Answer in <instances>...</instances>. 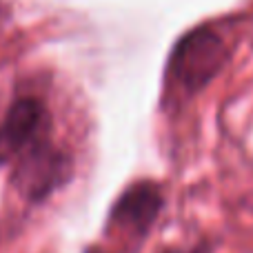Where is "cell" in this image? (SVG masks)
I'll list each match as a JSON object with an SVG mask.
<instances>
[{
	"instance_id": "1",
	"label": "cell",
	"mask_w": 253,
	"mask_h": 253,
	"mask_svg": "<svg viewBox=\"0 0 253 253\" xmlns=\"http://www.w3.org/2000/svg\"><path fill=\"white\" fill-rule=\"evenodd\" d=\"M229 60V47L213 27H196L187 31L169 58V80L180 93L193 96L202 91Z\"/></svg>"
},
{
	"instance_id": "2",
	"label": "cell",
	"mask_w": 253,
	"mask_h": 253,
	"mask_svg": "<svg viewBox=\"0 0 253 253\" xmlns=\"http://www.w3.org/2000/svg\"><path fill=\"white\" fill-rule=\"evenodd\" d=\"M69 178V158L47 138L34 142L18 156L13 187L22 198L40 202Z\"/></svg>"
},
{
	"instance_id": "3",
	"label": "cell",
	"mask_w": 253,
	"mask_h": 253,
	"mask_svg": "<svg viewBox=\"0 0 253 253\" xmlns=\"http://www.w3.org/2000/svg\"><path fill=\"white\" fill-rule=\"evenodd\" d=\"M49 116L36 98H20L0 125V162L18 158L34 142L47 138Z\"/></svg>"
},
{
	"instance_id": "4",
	"label": "cell",
	"mask_w": 253,
	"mask_h": 253,
	"mask_svg": "<svg viewBox=\"0 0 253 253\" xmlns=\"http://www.w3.org/2000/svg\"><path fill=\"white\" fill-rule=\"evenodd\" d=\"M162 202L165 200L158 184L149 180L135 182L118 198L111 211V222L126 236H144L158 220Z\"/></svg>"
}]
</instances>
